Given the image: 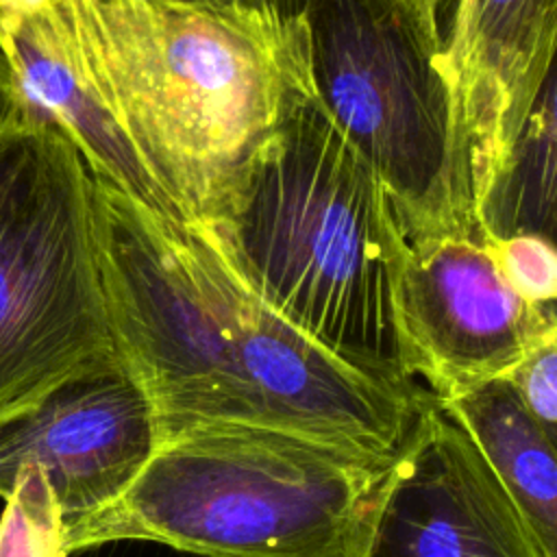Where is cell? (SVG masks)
<instances>
[{
	"label": "cell",
	"instance_id": "1",
	"mask_svg": "<svg viewBox=\"0 0 557 557\" xmlns=\"http://www.w3.org/2000/svg\"><path fill=\"white\" fill-rule=\"evenodd\" d=\"M94 205L113 348L157 440L233 422L392 457L426 389L370 376L300 335L252 289L220 228L96 176Z\"/></svg>",
	"mask_w": 557,
	"mask_h": 557
},
{
	"label": "cell",
	"instance_id": "2",
	"mask_svg": "<svg viewBox=\"0 0 557 557\" xmlns=\"http://www.w3.org/2000/svg\"><path fill=\"white\" fill-rule=\"evenodd\" d=\"M46 13L181 220L224 226L257 154L313 91L300 17L168 0H54Z\"/></svg>",
	"mask_w": 557,
	"mask_h": 557
},
{
	"label": "cell",
	"instance_id": "3",
	"mask_svg": "<svg viewBox=\"0 0 557 557\" xmlns=\"http://www.w3.org/2000/svg\"><path fill=\"white\" fill-rule=\"evenodd\" d=\"M220 231L252 289L300 335L370 376L420 387L405 368L396 202L315 91L261 148Z\"/></svg>",
	"mask_w": 557,
	"mask_h": 557
},
{
	"label": "cell",
	"instance_id": "4",
	"mask_svg": "<svg viewBox=\"0 0 557 557\" xmlns=\"http://www.w3.org/2000/svg\"><path fill=\"white\" fill-rule=\"evenodd\" d=\"M387 461L250 424H194L157 446L109 507L63 531V553L141 540L200 557H348Z\"/></svg>",
	"mask_w": 557,
	"mask_h": 557
},
{
	"label": "cell",
	"instance_id": "5",
	"mask_svg": "<svg viewBox=\"0 0 557 557\" xmlns=\"http://www.w3.org/2000/svg\"><path fill=\"white\" fill-rule=\"evenodd\" d=\"M94 176L50 122L0 117V420L115 361Z\"/></svg>",
	"mask_w": 557,
	"mask_h": 557
},
{
	"label": "cell",
	"instance_id": "6",
	"mask_svg": "<svg viewBox=\"0 0 557 557\" xmlns=\"http://www.w3.org/2000/svg\"><path fill=\"white\" fill-rule=\"evenodd\" d=\"M311 85L407 231L459 215L444 39L416 0H305ZM474 224V222H470Z\"/></svg>",
	"mask_w": 557,
	"mask_h": 557
},
{
	"label": "cell",
	"instance_id": "7",
	"mask_svg": "<svg viewBox=\"0 0 557 557\" xmlns=\"http://www.w3.org/2000/svg\"><path fill=\"white\" fill-rule=\"evenodd\" d=\"M400 333L413 383L446 400L507 376L557 335L555 309L527 302L507 283L492 233L442 222L407 231Z\"/></svg>",
	"mask_w": 557,
	"mask_h": 557
},
{
	"label": "cell",
	"instance_id": "8",
	"mask_svg": "<svg viewBox=\"0 0 557 557\" xmlns=\"http://www.w3.org/2000/svg\"><path fill=\"white\" fill-rule=\"evenodd\" d=\"M348 557H550L466 431L426 392Z\"/></svg>",
	"mask_w": 557,
	"mask_h": 557
},
{
	"label": "cell",
	"instance_id": "9",
	"mask_svg": "<svg viewBox=\"0 0 557 557\" xmlns=\"http://www.w3.org/2000/svg\"><path fill=\"white\" fill-rule=\"evenodd\" d=\"M557 0H453L444 72L453 115V189L463 220L483 226L542 87L555 76Z\"/></svg>",
	"mask_w": 557,
	"mask_h": 557
},
{
	"label": "cell",
	"instance_id": "10",
	"mask_svg": "<svg viewBox=\"0 0 557 557\" xmlns=\"http://www.w3.org/2000/svg\"><path fill=\"white\" fill-rule=\"evenodd\" d=\"M154 446L150 405L115 359L0 420V498L9 496L17 472L33 466L65 531L117 500Z\"/></svg>",
	"mask_w": 557,
	"mask_h": 557
},
{
	"label": "cell",
	"instance_id": "11",
	"mask_svg": "<svg viewBox=\"0 0 557 557\" xmlns=\"http://www.w3.org/2000/svg\"><path fill=\"white\" fill-rule=\"evenodd\" d=\"M437 403L472 440L533 527L544 550L557 557L555 437L529 413L505 376L490 379Z\"/></svg>",
	"mask_w": 557,
	"mask_h": 557
},
{
	"label": "cell",
	"instance_id": "12",
	"mask_svg": "<svg viewBox=\"0 0 557 557\" xmlns=\"http://www.w3.org/2000/svg\"><path fill=\"white\" fill-rule=\"evenodd\" d=\"M555 76H550L485 202L483 226L492 237L533 233L555 242Z\"/></svg>",
	"mask_w": 557,
	"mask_h": 557
},
{
	"label": "cell",
	"instance_id": "13",
	"mask_svg": "<svg viewBox=\"0 0 557 557\" xmlns=\"http://www.w3.org/2000/svg\"><path fill=\"white\" fill-rule=\"evenodd\" d=\"M4 503L0 557H65L59 511L37 468L17 472Z\"/></svg>",
	"mask_w": 557,
	"mask_h": 557
},
{
	"label": "cell",
	"instance_id": "14",
	"mask_svg": "<svg viewBox=\"0 0 557 557\" xmlns=\"http://www.w3.org/2000/svg\"><path fill=\"white\" fill-rule=\"evenodd\" d=\"M498 265L527 302L555 309L557 296V250L555 242L533 233L494 237Z\"/></svg>",
	"mask_w": 557,
	"mask_h": 557
},
{
	"label": "cell",
	"instance_id": "15",
	"mask_svg": "<svg viewBox=\"0 0 557 557\" xmlns=\"http://www.w3.org/2000/svg\"><path fill=\"white\" fill-rule=\"evenodd\" d=\"M518 392L529 413L557 435V335L537 344L524 359L505 376Z\"/></svg>",
	"mask_w": 557,
	"mask_h": 557
},
{
	"label": "cell",
	"instance_id": "16",
	"mask_svg": "<svg viewBox=\"0 0 557 557\" xmlns=\"http://www.w3.org/2000/svg\"><path fill=\"white\" fill-rule=\"evenodd\" d=\"M54 0H0V22H15L41 13Z\"/></svg>",
	"mask_w": 557,
	"mask_h": 557
},
{
	"label": "cell",
	"instance_id": "17",
	"mask_svg": "<svg viewBox=\"0 0 557 557\" xmlns=\"http://www.w3.org/2000/svg\"><path fill=\"white\" fill-rule=\"evenodd\" d=\"M242 2L272 11L283 17H300L302 7H305V0H242Z\"/></svg>",
	"mask_w": 557,
	"mask_h": 557
},
{
	"label": "cell",
	"instance_id": "18",
	"mask_svg": "<svg viewBox=\"0 0 557 557\" xmlns=\"http://www.w3.org/2000/svg\"><path fill=\"white\" fill-rule=\"evenodd\" d=\"M442 4H444V0H429V11H431L433 20L437 22L440 30H442ZM442 37H444V35H442Z\"/></svg>",
	"mask_w": 557,
	"mask_h": 557
},
{
	"label": "cell",
	"instance_id": "19",
	"mask_svg": "<svg viewBox=\"0 0 557 557\" xmlns=\"http://www.w3.org/2000/svg\"><path fill=\"white\" fill-rule=\"evenodd\" d=\"M168 2H183V4H231L242 0H168Z\"/></svg>",
	"mask_w": 557,
	"mask_h": 557
},
{
	"label": "cell",
	"instance_id": "20",
	"mask_svg": "<svg viewBox=\"0 0 557 557\" xmlns=\"http://www.w3.org/2000/svg\"><path fill=\"white\" fill-rule=\"evenodd\" d=\"M416 2H418V7H420V9H422V13H424V17H426V20H429V22H431V24H433V26H435V28H437V30H440V26H437V22H435V20H433V15H431V11H429V0H416ZM440 35H442V30H440ZM442 39H444V37H442Z\"/></svg>",
	"mask_w": 557,
	"mask_h": 557
}]
</instances>
